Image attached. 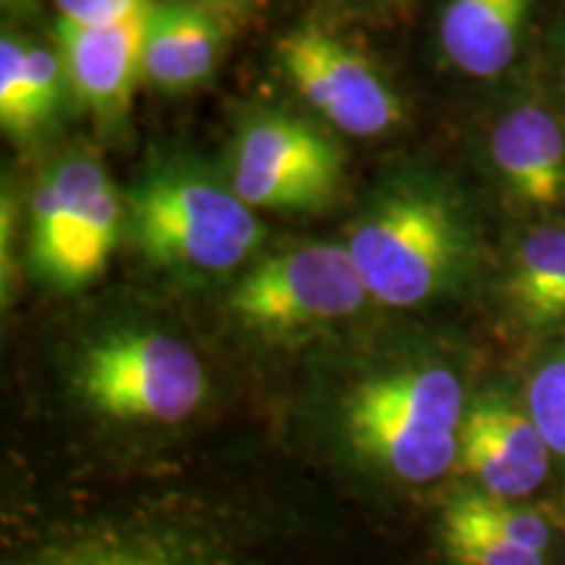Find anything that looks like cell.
Here are the masks:
<instances>
[{"instance_id":"obj_1","label":"cell","mask_w":565,"mask_h":565,"mask_svg":"<svg viewBox=\"0 0 565 565\" xmlns=\"http://www.w3.org/2000/svg\"><path fill=\"white\" fill-rule=\"evenodd\" d=\"M463 387L448 366H416L359 383L343 404L345 437L359 456L424 484L458 461Z\"/></svg>"},{"instance_id":"obj_2","label":"cell","mask_w":565,"mask_h":565,"mask_svg":"<svg viewBox=\"0 0 565 565\" xmlns=\"http://www.w3.org/2000/svg\"><path fill=\"white\" fill-rule=\"evenodd\" d=\"M124 225L141 257L181 273H228L263 242L249 204L189 171H154L124 202Z\"/></svg>"},{"instance_id":"obj_3","label":"cell","mask_w":565,"mask_h":565,"mask_svg":"<svg viewBox=\"0 0 565 565\" xmlns=\"http://www.w3.org/2000/svg\"><path fill=\"white\" fill-rule=\"evenodd\" d=\"M349 252L366 294L406 309L456 280L466 263V231L440 196L398 189L366 212L351 233Z\"/></svg>"},{"instance_id":"obj_4","label":"cell","mask_w":565,"mask_h":565,"mask_svg":"<svg viewBox=\"0 0 565 565\" xmlns=\"http://www.w3.org/2000/svg\"><path fill=\"white\" fill-rule=\"evenodd\" d=\"M74 380L97 414L118 422H183L207 395L200 356L179 338L154 330H124L95 341L82 353Z\"/></svg>"},{"instance_id":"obj_5","label":"cell","mask_w":565,"mask_h":565,"mask_svg":"<svg viewBox=\"0 0 565 565\" xmlns=\"http://www.w3.org/2000/svg\"><path fill=\"white\" fill-rule=\"evenodd\" d=\"M121 225L124 202L100 162L71 154L32 196V263L55 286H84L103 273Z\"/></svg>"},{"instance_id":"obj_6","label":"cell","mask_w":565,"mask_h":565,"mask_svg":"<svg viewBox=\"0 0 565 565\" xmlns=\"http://www.w3.org/2000/svg\"><path fill=\"white\" fill-rule=\"evenodd\" d=\"M366 286L349 246L312 244L257 263L231 294V309L265 335H294L359 312Z\"/></svg>"},{"instance_id":"obj_7","label":"cell","mask_w":565,"mask_h":565,"mask_svg":"<svg viewBox=\"0 0 565 565\" xmlns=\"http://www.w3.org/2000/svg\"><path fill=\"white\" fill-rule=\"evenodd\" d=\"M341 173V150L317 126L288 113H263L238 137L231 186L249 207L312 212L335 200Z\"/></svg>"},{"instance_id":"obj_8","label":"cell","mask_w":565,"mask_h":565,"mask_svg":"<svg viewBox=\"0 0 565 565\" xmlns=\"http://www.w3.org/2000/svg\"><path fill=\"white\" fill-rule=\"evenodd\" d=\"M282 71L328 124L353 137H377L401 124L404 108L377 68L320 26H299L278 42Z\"/></svg>"},{"instance_id":"obj_9","label":"cell","mask_w":565,"mask_h":565,"mask_svg":"<svg viewBox=\"0 0 565 565\" xmlns=\"http://www.w3.org/2000/svg\"><path fill=\"white\" fill-rule=\"evenodd\" d=\"M550 445L532 414L503 395H482L463 412L458 463L494 498H526L545 482Z\"/></svg>"},{"instance_id":"obj_10","label":"cell","mask_w":565,"mask_h":565,"mask_svg":"<svg viewBox=\"0 0 565 565\" xmlns=\"http://www.w3.org/2000/svg\"><path fill=\"white\" fill-rule=\"evenodd\" d=\"M150 9L110 24L58 21L61 63L76 97L92 113L118 118L145 76V42Z\"/></svg>"},{"instance_id":"obj_11","label":"cell","mask_w":565,"mask_h":565,"mask_svg":"<svg viewBox=\"0 0 565 565\" xmlns=\"http://www.w3.org/2000/svg\"><path fill=\"white\" fill-rule=\"evenodd\" d=\"M6 565H221V555L186 529L110 526L34 547Z\"/></svg>"},{"instance_id":"obj_12","label":"cell","mask_w":565,"mask_h":565,"mask_svg":"<svg viewBox=\"0 0 565 565\" xmlns=\"http://www.w3.org/2000/svg\"><path fill=\"white\" fill-rule=\"evenodd\" d=\"M492 160L521 202L540 210L565 204V134L545 108L505 113L492 131Z\"/></svg>"},{"instance_id":"obj_13","label":"cell","mask_w":565,"mask_h":565,"mask_svg":"<svg viewBox=\"0 0 565 565\" xmlns=\"http://www.w3.org/2000/svg\"><path fill=\"white\" fill-rule=\"evenodd\" d=\"M225 26L194 3L152 6L145 42V79L162 89H189L215 71Z\"/></svg>"},{"instance_id":"obj_14","label":"cell","mask_w":565,"mask_h":565,"mask_svg":"<svg viewBox=\"0 0 565 565\" xmlns=\"http://www.w3.org/2000/svg\"><path fill=\"white\" fill-rule=\"evenodd\" d=\"M532 0H450L440 19V45L463 74L492 79L511 66Z\"/></svg>"},{"instance_id":"obj_15","label":"cell","mask_w":565,"mask_h":565,"mask_svg":"<svg viewBox=\"0 0 565 565\" xmlns=\"http://www.w3.org/2000/svg\"><path fill=\"white\" fill-rule=\"evenodd\" d=\"M440 536L450 565H545V555L482 524L458 503V498L445 505Z\"/></svg>"},{"instance_id":"obj_16","label":"cell","mask_w":565,"mask_h":565,"mask_svg":"<svg viewBox=\"0 0 565 565\" xmlns=\"http://www.w3.org/2000/svg\"><path fill=\"white\" fill-rule=\"evenodd\" d=\"M565 282V231H534L521 244L513 275L508 280L513 307H524L536 296L553 291Z\"/></svg>"},{"instance_id":"obj_17","label":"cell","mask_w":565,"mask_h":565,"mask_svg":"<svg viewBox=\"0 0 565 565\" xmlns=\"http://www.w3.org/2000/svg\"><path fill=\"white\" fill-rule=\"evenodd\" d=\"M526 412L532 414L550 450L565 458V351L547 359L526 387Z\"/></svg>"},{"instance_id":"obj_18","label":"cell","mask_w":565,"mask_h":565,"mask_svg":"<svg viewBox=\"0 0 565 565\" xmlns=\"http://www.w3.org/2000/svg\"><path fill=\"white\" fill-rule=\"evenodd\" d=\"M26 42L6 32L0 40V124L13 137L38 131L30 108V87L24 71Z\"/></svg>"},{"instance_id":"obj_19","label":"cell","mask_w":565,"mask_h":565,"mask_svg":"<svg viewBox=\"0 0 565 565\" xmlns=\"http://www.w3.org/2000/svg\"><path fill=\"white\" fill-rule=\"evenodd\" d=\"M24 71H26V87H30V108L34 126L47 124L55 116L63 95V71L61 55L47 51L40 45H26L24 53Z\"/></svg>"},{"instance_id":"obj_20","label":"cell","mask_w":565,"mask_h":565,"mask_svg":"<svg viewBox=\"0 0 565 565\" xmlns=\"http://www.w3.org/2000/svg\"><path fill=\"white\" fill-rule=\"evenodd\" d=\"M63 19L82 24H110L150 9V0H55Z\"/></svg>"},{"instance_id":"obj_21","label":"cell","mask_w":565,"mask_h":565,"mask_svg":"<svg viewBox=\"0 0 565 565\" xmlns=\"http://www.w3.org/2000/svg\"><path fill=\"white\" fill-rule=\"evenodd\" d=\"M519 312L534 324H550V322H565V282L553 288V291L536 296V299L526 301L519 307Z\"/></svg>"},{"instance_id":"obj_22","label":"cell","mask_w":565,"mask_h":565,"mask_svg":"<svg viewBox=\"0 0 565 565\" xmlns=\"http://www.w3.org/2000/svg\"><path fill=\"white\" fill-rule=\"evenodd\" d=\"M212 3H217V6H244V3H249V0H212Z\"/></svg>"}]
</instances>
